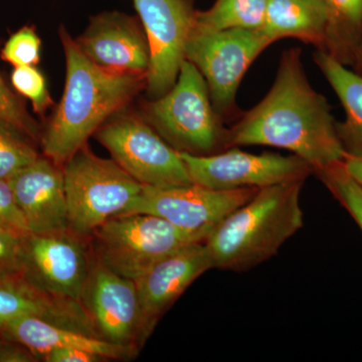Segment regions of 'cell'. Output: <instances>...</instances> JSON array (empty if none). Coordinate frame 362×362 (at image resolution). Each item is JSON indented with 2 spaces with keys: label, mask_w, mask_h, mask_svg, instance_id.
Listing matches in <instances>:
<instances>
[{
  "label": "cell",
  "mask_w": 362,
  "mask_h": 362,
  "mask_svg": "<svg viewBox=\"0 0 362 362\" xmlns=\"http://www.w3.org/2000/svg\"><path fill=\"white\" fill-rule=\"evenodd\" d=\"M258 190H216L194 183L170 187L143 185L141 192L122 214H152L207 239L226 216L249 202Z\"/></svg>",
  "instance_id": "10"
},
{
  "label": "cell",
  "mask_w": 362,
  "mask_h": 362,
  "mask_svg": "<svg viewBox=\"0 0 362 362\" xmlns=\"http://www.w3.org/2000/svg\"><path fill=\"white\" fill-rule=\"evenodd\" d=\"M61 37L66 56L65 90L42 145L45 157L63 168L87 145L90 135L146 86L147 75L101 68L83 54L64 28Z\"/></svg>",
  "instance_id": "2"
},
{
  "label": "cell",
  "mask_w": 362,
  "mask_h": 362,
  "mask_svg": "<svg viewBox=\"0 0 362 362\" xmlns=\"http://www.w3.org/2000/svg\"><path fill=\"white\" fill-rule=\"evenodd\" d=\"M28 136L0 118V178L11 180L14 175L37 160L40 156ZM30 138V137H28Z\"/></svg>",
  "instance_id": "23"
},
{
  "label": "cell",
  "mask_w": 362,
  "mask_h": 362,
  "mask_svg": "<svg viewBox=\"0 0 362 362\" xmlns=\"http://www.w3.org/2000/svg\"><path fill=\"white\" fill-rule=\"evenodd\" d=\"M76 42L90 61L106 70L148 74L146 35L135 18L127 14L118 11L99 14L92 18Z\"/></svg>",
  "instance_id": "14"
},
{
  "label": "cell",
  "mask_w": 362,
  "mask_h": 362,
  "mask_svg": "<svg viewBox=\"0 0 362 362\" xmlns=\"http://www.w3.org/2000/svg\"><path fill=\"white\" fill-rule=\"evenodd\" d=\"M211 269L206 244L194 243L157 262L134 281L147 335L162 314L197 278Z\"/></svg>",
  "instance_id": "15"
},
{
  "label": "cell",
  "mask_w": 362,
  "mask_h": 362,
  "mask_svg": "<svg viewBox=\"0 0 362 362\" xmlns=\"http://www.w3.org/2000/svg\"><path fill=\"white\" fill-rule=\"evenodd\" d=\"M103 359L98 354L78 349H54L44 356L47 362H98Z\"/></svg>",
  "instance_id": "30"
},
{
  "label": "cell",
  "mask_w": 362,
  "mask_h": 362,
  "mask_svg": "<svg viewBox=\"0 0 362 362\" xmlns=\"http://www.w3.org/2000/svg\"><path fill=\"white\" fill-rule=\"evenodd\" d=\"M345 111L337 132L347 154L362 156V75L354 73L323 49L314 56Z\"/></svg>",
  "instance_id": "20"
},
{
  "label": "cell",
  "mask_w": 362,
  "mask_h": 362,
  "mask_svg": "<svg viewBox=\"0 0 362 362\" xmlns=\"http://www.w3.org/2000/svg\"><path fill=\"white\" fill-rule=\"evenodd\" d=\"M0 230H6L16 235L28 237L30 230L28 228L25 216L14 197L11 183L8 180L0 178Z\"/></svg>",
  "instance_id": "29"
},
{
  "label": "cell",
  "mask_w": 362,
  "mask_h": 362,
  "mask_svg": "<svg viewBox=\"0 0 362 362\" xmlns=\"http://www.w3.org/2000/svg\"><path fill=\"white\" fill-rule=\"evenodd\" d=\"M83 304L102 339L135 349L136 340L147 337L134 281L111 271L95 257Z\"/></svg>",
  "instance_id": "12"
},
{
  "label": "cell",
  "mask_w": 362,
  "mask_h": 362,
  "mask_svg": "<svg viewBox=\"0 0 362 362\" xmlns=\"http://www.w3.org/2000/svg\"><path fill=\"white\" fill-rule=\"evenodd\" d=\"M97 138L113 160L142 185L170 187L192 183L180 152L138 117H116L98 129Z\"/></svg>",
  "instance_id": "7"
},
{
  "label": "cell",
  "mask_w": 362,
  "mask_h": 362,
  "mask_svg": "<svg viewBox=\"0 0 362 362\" xmlns=\"http://www.w3.org/2000/svg\"><path fill=\"white\" fill-rule=\"evenodd\" d=\"M180 152L192 182L211 189H259L281 183L305 181L314 173L306 161L294 154H252L235 147L209 156Z\"/></svg>",
  "instance_id": "9"
},
{
  "label": "cell",
  "mask_w": 362,
  "mask_h": 362,
  "mask_svg": "<svg viewBox=\"0 0 362 362\" xmlns=\"http://www.w3.org/2000/svg\"><path fill=\"white\" fill-rule=\"evenodd\" d=\"M325 98L308 82L300 49L283 52L267 96L226 132L228 147H276L306 161L314 173L344 160V146Z\"/></svg>",
  "instance_id": "1"
},
{
  "label": "cell",
  "mask_w": 362,
  "mask_h": 362,
  "mask_svg": "<svg viewBox=\"0 0 362 362\" xmlns=\"http://www.w3.org/2000/svg\"><path fill=\"white\" fill-rule=\"evenodd\" d=\"M327 18L323 0H269L265 21L259 30L271 44L295 37L321 49Z\"/></svg>",
  "instance_id": "19"
},
{
  "label": "cell",
  "mask_w": 362,
  "mask_h": 362,
  "mask_svg": "<svg viewBox=\"0 0 362 362\" xmlns=\"http://www.w3.org/2000/svg\"><path fill=\"white\" fill-rule=\"evenodd\" d=\"M8 181L30 233L70 228L63 168L47 157H39Z\"/></svg>",
  "instance_id": "16"
},
{
  "label": "cell",
  "mask_w": 362,
  "mask_h": 362,
  "mask_svg": "<svg viewBox=\"0 0 362 362\" xmlns=\"http://www.w3.org/2000/svg\"><path fill=\"white\" fill-rule=\"evenodd\" d=\"M25 316L99 337L84 304L45 291L25 272L0 276V331Z\"/></svg>",
  "instance_id": "17"
},
{
  "label": "cell",
  "mask_w": 362,
  "mask_h": 362,
  "mask_svg": "<svg viewBox=\"0 0 362 362\" xmlns=\"http://www.w3.org/2000/svg\"><path fill=\"white\" fill-rule=\"evenodd\" d=\"M316 175L362 230V185L347 173L343 161Z\"/></svg>",
  "instance_id": "24"
},
{
  "label": "cell",
  "mask_w": 362,
  "mask_h": 362,
  "mask_svg": "<svg viewBox=\"0 0 362 362\" xmlns=\"http://www.w3.org/2000/svg\"><path fill=\"white\" fill-rule=\"evenodd\" d=\"M63 170L69 228L85 238L122 214L143 187L115 160L95 156L87 145L69 159Z\"/></svg>",
  "instance_id": "4"
},
{
  "label": "cell",
  "mask_w": 362,
  "mask_h": 362,
  "mask_svg": "<svg viewBox=\"0 0 362 362\" xmlns=\"http://www.w3.org/2000/svg\"><path fill=\"white\" fill-rule=\"evenodd\" d=\"M40 39L35 28L25 26L14 33L4 45L1 58L16 66H33L40 63Z\"/></svg>",
  "instance_id": "26"
},
{
  "label": "cell",
  "mask_w": 362,
  "mask_h": 362,
  "mask_svg": "<svg viewBox=\"0 0 362 362\" xmlns=\"http://www.w3.org/2000/svg\"><path fill=\"white\" fill-rule=\"evenodd\" d=\"M11 80L16 92L32 102L33 110L37 114H44L52 104L45 78L35 66H16Z\"/></svg>",
  "instance_id": "25"
},
{
  "label": "cell",
  "mask_w": 362,
  "mask_h": 362,
  "mask_svg": "<svg viewBox=\"0 0 362 362\" xmlns=\"http://www.w3.org/2000/svg\"><path fill=\"white\" fill-rule=\"evenodd\" d=\"M28 237L0 230V276L26 271L25 240Z\"/></svg>",
  "instance_id": "28"
},
{
  "label": "cell",
  "mask_w": 362,
  "mask_h": 362,
  "mask_svg": "<svg viewBox=\"0 0 362 362\" xmlns=\"http://www.w3.org/2000/svg\"><path fill=\"white\" fill-rule=\"evenodd\" d=\"M304 181L259 188L226 216L204 242L214 269L243 272L266 262L303 226Z\"/></svg>",
  "instance_id": "3"
},
{
  "label": "cell",
  "mask_w": 362,
  "mask_h": 362,
  "mask_svg": "<svg viewBox=\"0 0 362 362\" xmlns=\"http://www.w3.org/2000/svg\"><path fill=\"white\" fill-rule=\"evenodd\" d=\"M92 237L95 258L133 281L173 252L206 240V235L187 232L147 214H119L98 228Z\"/></svg>",
  "instance_id": "5"
},
{
  "label": "cell",
  "mask_w": 362,
  "mask_h": 362,
  "mask_svg": "<svg viewBox=\"0 0 362 362\" xmlns=\"http://www.w3.org/2000/svg\"><path fill=\"white\" fill-rule=\"evenodd\" d=\"M269 0H216L209 11H197L194 33H218L233 28L259 30Z\"/></svg>",
  "instance_id": "22"
},
{
  "label": "cell",
  "mask_w": 362,
  "mask_h": 362,
  "mask_svg": "<svg viewBox=\"0 0 362 362\" xmlns=\"http://www.w3.org/2000/svg\"><path fill=\"white\" fill-rule=\"evenodd\" d=\"M7 340L8 339L6 337L4 338L0 337V356H1L2 351H4V347L7 344Z\"/></svg>",
  "instance_id": "33"
},
{
  "label": "cell",
  "mask_w": 362,
  "mask_h": 362,
  "mask_svg": "<svg viewBox=\"0 0 362 362\" xmlns=\"http://www.w3.org/2000/svg\"><path fill=\"white\" fill-rule=\"evenodd\" d=\"M0 333L11 341L18 342L44 358L52 350L78 349L103 358H127L135 349L115 344L87 333L49 322L37 316H25L7 324Z\"/></svg>",
  "instance_id": "18"
},
{
  "label": "cell",
  "mask_w": 362,
  "mask_h": 362,
  "mask_svg": "<svg viewBox=\"0 0 362 362\" xmlns=\"http://www.w3.org/2000/svg\"><path fill=\"white\" fill-rule=\"evenodd\" d=\"M85 239L70 228L30 233L25 240V273L45 291L83 303L93 261Z\"/></svg>",
  "instance_id": "13"
},
{
  "label": "cell",
  "mask_w": 362,
  "mask_h": 362,
  "mask_svg": "<svg viewBox=\"0 0 362 362\" xmlns=\"http://www.w3.org/2000/svg\"><path fill=\"white\" fill-rule=\"evenodd\" d=\"M343 165L352 177L362 185V156L347 154L343 160Z\"/></svg>",
  "instance_id": "31"
},
{
  "label": "cell",
  "mask_w": 362,
  "mask_h": 362,
  "mask_svg": "<svg viewBox=\"0 0 362 362\" xmlns=\"http://www.w3.org/2000/svg\"><path fill=\"white\" fill-rule=\"evenodd\" d=\"M356 64H357V66H358L359 71H361V75H362V35L361 45H359L358 54H357Z\"/></svg>",
  "instance_id": "32"
},
{
  "label": "cell",
  "mask_w": 362,
  "mask_h": 362,
  "mask_svg": "<svg viewBox=\"0 0 362 362\" xmlns=\"http://www.w3.org/2000/svg\"><path fill=\"white\" fill-rule=\"evenodd\" d=\"M157 129L178 151L209 156L221 144L226 132L211 103V95L201 71L185 59L173 87L148 106Z\"/></svg>",
  "instance_id": "6"
},
{
  "label": "cell",
  "mask_w": 362,
  "mask_h": 362,
  "mask_svg": "<svg viewBox=\"0 0 362 362\" xmlns=\"http://www.w3.org/2000/svg\"><path fill=\"white\" fill-rule=\"evenodd\" d=\"M146 33L150 52L147 90L163 96L177 80L194 33L197 11L189 0H133Z\"/></svg>",
  "instance_id": "11"
},
{
  "label": "cell",
  "mask_w": 362,
  "mask_h": 362,
  "mask_svg": "<svg viewBox=\"0 0 362 362\" xmlns=\"http://www.w3.org/2000/svg\"><path fill=\"white\" fill-rule=\"evenodd\" d=\"M0 118L11 123L21 133L37 139L40 135L39 126L26 112L18 97L9 89L0 76Z\"/></svg>",
  "instance_id": "27"
},
{
  "label": "cell",
  "mask_w": 362,
  "mask_h": 362,
  "mask_svg": "<svg viewBox=\"0 0 362 362\" xmlns=\"http://www.w3.org/2000/svg\"><path fill=\"white\" fill-rule=\"evenodd\" d=\"M327 25L322 47L343 65L356 64L362 35V0H323Z\"/></svg>",
  "instance_id": "21"
},
{
  "label": "cell",
  "mask_w": 362,
  "mask_h": 362,
  "mask_svg": "<svg viewBox=\"0 0 362 362\" xmlns=\"http://www.w3.org/2000/svg\"><path fill=\"white\" fill-rule=\"evenodd\" d=\"M270 45L259 30L192 33L185 59L201 71L216 110L223 112L232 108L247 69Z\"/></svg>",
  "instance_id": "8"
}]
</instances>
